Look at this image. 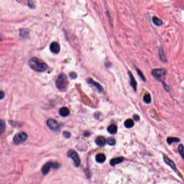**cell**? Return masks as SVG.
Listing matches in <instances>:
<instances>
[{
  "instance_id": "1",
  "label": "cell",
  "mask_w": 184,
  "mask_h": 184,
  "mask_svg": "<svg viewBox=\"0 0 184 184\" xmlns=\"http://www.w3.org/2000/svg\"><path fill=\"white\" fill-rule=\"evenodd\" d=\"M30 66L33 70L36 72H43L48 68V66L46 63L37 58H33L29 62Z\"/></svg>"
},
{
  "instance_id": "2",
  "label": "cell",
  "mask_w": 184,
  "mask_h": 184,
  "mask_svg": "<svg viewBox=\"0 0 184 184\" xmlns=\"http://www.w3.org/2000/svg\"><path fill=\"white\" fill-rule=\"evenodd\" d=\"M68 81L67 76L65 74H60L56 80V86L59 89L63 91L67 87L68 85Z\"/></svg>"
},
{
  "instance_id": "3",
  "label": "cell",
  "mask_w": 184,
  "mask_h": 184,
  "mask_svg": "<svg viewBox=\"0 0 184 184\" xmlns=\"http://www.w3.org/2000/svg\"><path fill=\"white\" fill-rule=\"evenodd\" d=\"M152 74L155 79L163 83L167 75V71L164 68L154 69L152 70Z\"/></svg>"
},
{
  "instance_id": "4",
  "label": "cell",
  "mask_w": 184,
  "mask_h": 184,
  "mask_svg": "<svg viewBox=\"0 0 184 184\" xmlns=\"http://www.w3.org/2000/svg\"><path fill=\"white\" fill-rule=\"evenodd\" d=\"M27 138L28 135L26 133L24 132H21L15 135L13 139V141L15 144L18 145L24 142L26 140Z\"/></svg>"
},
{
  "instance_id": "5",
  "label": "cell",
  "mask_w": 184,
  "mask_h": 184,
  "mask_svg": "<svg viewBox=\"0 0 184 184\" xmlns=\"http://www.w3.org/2000/svg\"><path fill=\"white\" fill-rule=\"evenodd\" d=\"M67 156L70 158H72L76 167H79L80 164V159L76 151L73 150H70L67 152Z\"/></svg>"
},
{
  "instance_id": "6",
  "label": "cell",
  "mask_w": 184,
  "mask_h": 184,
  "mask_svg": "<svg viewBox=\"0 0 184 184\" xmlns=\"http://www.w3.org/2000/svg\"><path fill=\"white\" fill-rule=\"evenodd\" d=\"M47 125L53 131H57L60 127L58 122L55 119H49L47 121Z\"/></svg>"
},
{
  "instance_id": "7",
  "label": "cell",
  "mask_w": 184,
  "mask_h": 184,
  "mask_svg": "<svg viewBox=\"0 0 184 184\" xmlns=\"http://www.w3.org/2000/svg\"><path fill=\"white\" fill-rule=\"evenodd\" d=\"M164 161H165V163L167 164V165H168L169 166L171 167L174 171H177V167L175 165V162L171 160L170 158H169L167 156L164 155L163 156Z\"/></svg>"
},
{
  "instance_id": "8",
  "label": "cell",
  "mask_w": 184,
  "mask_h": 184,
  "mask_svg": "<svg viewBox=\"0 0 184 184\" xmlns=\"http://www.w3.org/2000/svg\"><path fill=\"white\" fill-rule=\"evenodd\" d=\"M50 49L52 52L55 53V54H57L59 52L60 50V47L58 43L54 41L50 45Z\"/></svg>"
},
{
  "instance_id": "9",
  "label": "cell",
  "mask_w": 184,
  "mask_h": 184,
  "mask_svg": "<svg viewBox=\"0 0 184 184\" xmlns=\"http://www.w3.org/2000/svg\"><path fill=\"white\" fill-rule=\"evenodd\" d=\"M51 167H52V162H48L45 164L41 169V171L43 175H46L49 172Z\"/></svg>"
},
{
  "instance_id": "10",
  "label": "cell",
  "mask_w": 184,
  "mask_h": 184,
  "mask_svg": "<svg viewBox=\"0 0 184 184\" xmlns=\"http://www.w3.org/2000/svg\"><path fill=\"white\" fill-rule=\"evenodd\" d=\"M129 76L130 80V85L132 86V87L134 89V90L135 91H136L137 90V82L136 81L133 75L130 72H129Z\"/></svg>"
},
{
  "instance_id": "11",
  "label": "cell",
  "mask_w": 184,
  "mask_h": 184,
  "mask_svg": "<svg viewBox=\"0 0 184 184\" xmlns=\"http://www.w3.org/2000/svg\"><path fill=\"white\" fill-rule=\"evenodd\" d=\"M87 82L91 85H93V86H94L97 89V90L99 91V92H101L102 90V88L101 85H100L98 83H97L95 81H94L93 79H87Z\"/></svg>"
},
{
  "instance_id": "12",
  "label": "cell",
  "mask_w": 184,
  "mask_h": 184,
  "mask_svg": "<svg viewBox=\"0 0 184 184\" xmlns=\"http://www.w3.org/2000/svg\"><path fill=\"white\" fill-rule=\"evenodd\" d=\"M95 142L97 143V145L100 146H103L105 145V143H106V140H105V138L103 136H99L97 138Z\"/></svg>"
},
{
  "instance_id": "13",
  "label": "cell",
  "mask_w": 184,
  "mask_h": 184,
  "mask_svg": "<svg viewBox=\"0 0 184 184\" xmlns=\"http://www.w3.org/2000/svg\"><path fill=\"white\" fill-rule=\"evenodd\" d=\"M70 113V111L67 107H63L59 110V114L63 117L68 116Z\"/></svg>"
},
{
  "instance_id": "14",
  "label": "cell",
  "mask_w": 184,
  "mask_h": 184,
  "mask_svg": "<svg viewBox=\"0 0 184 184\" xmlns=\"http://www.w3.org/2000/svg\"><path fill=\"white\" fill-rule=\"evenodd\" d=\"M124 161V158L122 157H117V158H113L112 159L110 164L111 165V166H114L116 164H120V163L122 162L123 161Z\"/></svg>"
},
{
  "instance_id": "15",
  "label": "cell",
  "mask_w": 184,
  "mask_h": 184,
  "mask_svg": "<svg viewBox=\"0 0 184 184\" xmlns=\"http://www.w3.org/2000/svg\"><path fill=\"white\" fill-rule=\"evenodd\" d=\"M105 156L103 153H99L96 156V161L99 163H103L105 161Z\"/></svg>"
},
{
  "instance_id": "16",
  "label": "cell",
  "mask_w": 184,
  "mask_h": 184,
  "mask_svg": "<svg viewBox=\"0 0 184 184\" xmlns=\"http://www.w3.org/2000/svg\"><path fill=\"white\" fill-rule=\"evenodd\" d=\"M108 132L111 134H115L117 132V127L116 125L111 124L107 128Z\"/></svg>"
},
{
  "instance_id": "17",
  "label": "cell",
  "mask_w": 184,
  "mask_h": 184,
  "mask_svg": "<svg viewBox=\"0 0 184 184\" xmlns=\"http://www.w3.org/2000/svg\"><path fill=\"white\" fill-rule=\"evenodd\" d=\"M180 139L177 137H169L167 138V142L169 144L171 145L173 143H177L180 142Z\"/></svg>"
},
{
  "instance_id": "18",
  "label": "cell",
  "mask_w": 184,
  "mask_h": 184,
  "mask_svg": "<svg viewBox=\"0 0 184 184\" xmlns=\"http://www.w3.org/2000/svg\"><path fill=\"white\" fill-rule=\"evenodd\" d=\"M152 20L153 23L157 26H161L163 24L162 20H161V19H159V18L157 17L156 16H153L152 17Z\"/></svg>"
},
{
  "instance_id": "19",
  "label": "cell",
  "mask_w": 184,
  "mask_h": 184,
  "mask_svg": "<svg viewBox=\"0 0 184 184\" xmlns=\"http://www.w3.org/2000/svg\"><path fill=\"white\" fill-rule=\"evenodd\" d=\"M134 126V122L132 119H128L124 122V126L127 128H131Z\"/></svg>"
},
{
  "instance_id": "20",
  "label": "cell",
  "mask_w": 184,
  "mask_h": 184,
  "mask_svg": "<svg viewBox=\"0 0 184 184\" xmlns=\"http://www.w3.org/2000/svg\"><path fill=\"white\" fill-rule=\"evenodd\" d=\"M159 56H160L161 60L162 61H165V62L167 61V58H166V56H165V54H164V50H163V49L159 48Z\"/></svg>"
},
{
  "instance_id": "21",
  "label": "cell",
  "mask_w": 184,
  "mask_h": 184,
  "mask_svg": "<svg viewBox=\"0 0 184 184\" xmlns=\"http://www.w3.org/2000/svg\"><path fill=\"white\" fill-rule=\"evenodd\" d=\"M6 123L3 120H0V135L2 134L6 129Z\"/></svg>"
},
{
  "instance_id": "22",
  "label": "cell",
  "mask_w": 184,
  "mask_h": 184,
  "mask_svg": "<svg viewBox=\"0 0 184 184\" xmlns=\"http://www.w3.org/2000/svg\"><path fill=\"white\" fill-rule=\"evenodd\" d=\"M29 31L28 30L21 29L20 30V36L23 38H26L29 35Z\"/></svg>"
},
{
  "instance_id": "23",
  "label": "cell",
  "mask_w": 184,
  "mask_h": 184,
  "mask_svg": "<svg viewBox=\"0 0 184 184\" xmlns=\"http://www.w3.org/2000/svg\"><path fill=\"white\" fill-rule=\"evenodd\" d=\"M143 101L145 103H146L147 104L150 103L151 101V97L150 95V94L147 93L145 94V95L143 97Z\"/></svg>"
},
{
  "instance_id": "24",
  "label": "cell",
  "mask_w": 184,
  "mask_h": 184,
  "mask_svg": "<svg viewBox=\"0 0 184 184\" xmlns=\"http://www.w3.org/2000/svg\"><path fill=\"white\" fill-rule=\"evenodd\" d=\"M178 150L179 153L180 155L181 156V157L183 158L184 159V145H183V144H180V145H179V146L178 147Z\"/></svg>"
},
{
  "instance_id": "25",
  "label": "cell",
  "mask_w": 184,
  "mask_h": 184,
  "mask_svg": "<svg viewBox=\"0 0 184 184\" xmlns=\"http://www.w3.org/2000/svg\"><path fill=\"white\" fill-rule=\"evenodd\" d=\"M107 143L110 145H114L116 143V141L114 138L109 137L108 138L107 140Z\"/></svg>"
},
{
  "instance_id": "26",
  "label": "cell",
  "mask_w": 184,
  "mask_h": 184,
  "mask_svg": "<svg viewBox=\"0 0 184 184\" xmlns=\"http://www.w3.org/2000/svg\"><path fill=\"white\" fill-rule=\"evenodd\" d=\"M137 70V72L138 74V76H140V78L142 79V80L143 81H145V77L144 76V75L143 74V73H142V72L140 71V70H139L138 69H136Z\"/></svg>"
},
{
  "instance_id": "27",
  "label": "cell",
  "mask_w": 184,
  "mask_h": 184,
  "mask_svg": "<svg viewBox=\"0 0 184 184\" xmlns=\"http://www.w3.org/2000/svg\"><path fill=\"white\" fill-rule=\"evenodd\" d=\"M60 167V164L58 163H57V162L52 163V167H53L54 169H58Z\"/></svg>"
},
{
  "instance_id": "28",
  "label": "cell",
  "mask_w": 184,
  "mask_h": 184,
  "mask_svg": "<svg viewBox=\"0 0 184 184\" xmlns=\"http://www.w3.org/2000/svg\"><path fill=\"white\" fill-rule=\"evenodd\" d=\"M70 76L71 79H76V77H77V75H76V73H75V72H72V73H70Z\"/></svg>"
},
{
  "instance_id": "29",
  "label": "cell",
  "mask_w": 184,
  "mask_h": 184,
  "mask_svg": "<svg viewBox=\"0 0 184 184\" xmlns=\"http://www.w3.org/2000/svg\"><path fill=\"white\" fill-rule=\"evenodd\" d=\"M63 135L66 138H70L71 137L70 132H63Z\"/></svg>"
},
{
  "instance_id": "30",
  "label": "cell",
  "mask_w": 184,
  "mask_h": 184,
  "mask_svg": "<svg viewBox=\"0 0 184 184\" xmlns=\"http://www.w3.org/2000/svg\"><path fill=\"white\" fill-rule=\"evenodd\" d=\"M28 5L29 6L30 8H34L35 6L33 5V3L32 2V0H29V2H28Z\"/></svg>"
},
{
  "instance_id": "31",
  "label": "cell",
  "mask_w": 184,
  "mask_h": 184,
  "mask_svg": "<svg viewBox=\"0 0 184 184\" xmlns=\"http://www.w3.org/2000/svg\"><path fill=\"white\" fill-rule=\"evenodd\" d=\"M4 95H5V94L3 91H0V100L3 99L4 97Z\"/></svg>"
},
{
  "instance_id": "32",
  "label": "cell",
  "mask_w": 184,
  "mask_h": 184,
  "mask_svg": "<svg viewBox=\"0 0 184 184\" xmlns=\"http://www.w3.org/2000/svg\"><path fill=\"white\" fill-rule=\"evenodd\" d=\"M133 117H134V120H135V121H138L140 120V116H139L138 115H134Z\"/></svg>"
},
{
  "instance_id": "33",
  "label": "cell",
  "mask_w": 184,
  "mask_h": 184,
  "mask_svg": "<svg viewBox=\"0 0 184 184\" xmlns=\"http://www.w3.org/2000/svg\"><path fill=\"white\" fill-rule=\"evenodd\" d=\"M1 38V33H0V39Z\"/></svg>"
}]
</instances>
